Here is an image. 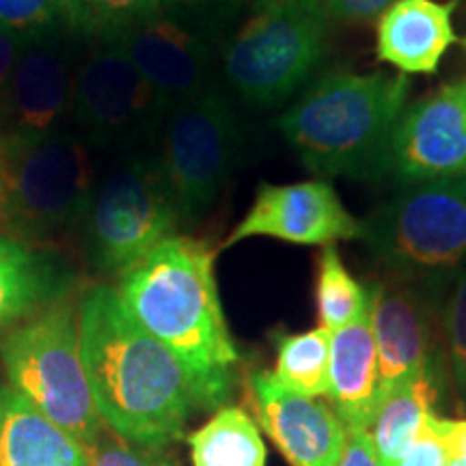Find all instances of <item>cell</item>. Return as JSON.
<instances>
[{
  "instance_id": "obj_16",
  "label": "cell",
  "mask_w": 466,
  "mask_h": 466,
  "mask_svg": "<svg viewBox=\"0 0 466 466\" xmlns=\"http://www.w3.org/2000/svg\"><path fill=\"white\" fill-rule=\"evenodd\" d=\"M247 398L261 430L291 466L339 464L348 430L322 398L288 391L264 370L248 374Z\"/></svg>"
},
{
  "instance_id": "obj_35",
  "label": "cell",
  "mask_w": 466,
  "mask_h": 466,
  "mask_svg": "<svg viewBox=\"0 0 466 466\" xmlns=\"http://www.w3.org/2000/svg\"><path fill=\"white\" fill-rule=\"evenodd\" d=\"M436 430H439L441 439L445 441L447 451L451 460H464L466 462V419H434Z\"/></svg>"
},
{
  "instance_id": "obj_9",
  "label": "cell",
  "mask_w": 466,
  "mask_h": 466,
  "mask_svg": "<svg viewBox=\"0 0 466 466\" xmlns=\"http://www.w3.org/2000/svg\"><path fill=\"white\" fill-rule=\"evenodd\" d=\"M240 149V121L218 91L208 89L168 110L158 160L182 223H199L217 206Z\"/></svg>"
},
{
  "instance_id": "obj_26",
  "label": "cell",
  "mask_w": 466,
  "mask_h": 466,
  "mask_svg": "<svg viewBox=\"0 0 466 466\" xmlns=\"http://www.w3.org/2000/svg\"><path fill=\"white\" fill-rule=\"evenodd\" d=\"M0 28L28 44L63 33L66 25L52 0H0Z\"/></svg>"
},
{
  "instance_id": "obj_37",
  "label": "cell",
  "mask_w": 466,
  "mask_h": 466,
  "mask_svg": "<svg viewBox=\"0 0 466 466\" xmlns=\"http://www.w3.org/2000/svg\"><path fill=\"white\" fill-rule=\"evenodd\" d=\"M285 3H296V0H259V5H285Z\"/></svg>"
},
{
  "instance_id": "obj_18",
  "label": "cell",
  "mask_w": 466,
  "mask_h": 466,
  "mask_svg": "<svg viewBox=\"0 0 466 466\" xmlns=\"http://www.w3.org/2000/svg\"><path fill=\"white\" fill-rule=\"evenodd\" d=\"M329 400L346 430H370L382 404L371 311L330 333Z\"/></svg>"
},
{
  "instance_id": "obj_27",
  "label": "cell",
  "mask_w": 466,
  "mask_h": 466,
  "mask_svg": "<svg viewBox=\"0 0 466 466\" xmlns=\"http://www.w3.org/2000/svg\"><path fill=\"white\" fill-rule=\"evenodd\" d=\"M91 466H179L167 450L143 447L104 430L91 447Z\"/></svg>"
},
{
  "instance_id": "obj_15",
  "label": "cell",
  "mask_w": 466,
  "mask_h": 466,
  "mask_svg": "<svg viewBox=\"0 0 466 466\" xmlns=\"http://www.w3.org/2000/svg\"><path fill=\"white\" fill-rule=\"evenodd\" d=\"M371 296V330H374L382 400L400 384L432 371L439 346V326L428 288L391 279L376 283Z\"/></svg>"
},
{
  "instance_id": "obj_12",
  "label": "cell",
  "mask_w": 466,
  "mask_h": 466,
  "mask_svg": "<svg viewBox=\"0 0 466 466\" xmlns=\"http://www.w3.org/2000/svg\"><path fill=\"white\" fill-rule=\"evenodd\" d=\"M74 83V56L66 35L25 44L0 104V154L66 127Z\"/></svg>"
},
{
  "instance_id": "obj_23",
  "label": "cell",
  "mask_w": 466,
  "mask_h": 466,
  "mask_svg": "<svg viewBox=\"0 0 466 466\" xmlns=\"http://www.w3.org/2000/svg\"><path fill=\"white\" fill-rule=\"evenodd\" d=\"M277 365L272 376L288 391L305 398H329L330 330L277 335Z\"/></svg>"
},
{
  "instance_id": "obj_10",
  "label": "cell",
  "mask_w": 466,
  "mask_h": 466,
  "mask_svg": "<svg viewBox=\"0 0 466 466\" xmlns=\"http://www.w3.org/2000/svg\"><path fill=\"white\" fill-rule=\"evenodd\" d=\"M96 39L76 67L72 119L89 147L134 149L160 132L171 108L115 37Z\"/></svg>"
},
{
  "instance_id": "obj_20",
  "label": "cell",
  "mask_w": 466,
  "mask_h": 466,
  "mask_svg": "<svg viewBox=\"0 0 466 466\" xmlns=\"http://www.w3.org/2000/svg\"><path fill=\"white\" fill-rule=\"evenodd\" d=\"M0 466H91V447L0 384Z\"/></svg>"
},
{
  "instance_id": "obj_11",
  "label": "cell",
  "mask_w": 466,
  "mask_h": 466,
  "mask_svg": "<svg viewBox=\"0 0 466 466\" xmlns=\"http://www.w3.org/2000/svg\"><path fill=\"white\" fill-rule=\"evenodd\" d=\"M250 238L329 247L339 240H363V223L348 212L333 184L326 179L296 184L261 182L255 190L253 206L233 227L223 248Z\"/></svg>"
},
{
  "instance_id": "obj_5",
  "label": "cell",
  "mask_w": 466,
  "mask_h": 466,
  "mask_svg": "<svg viewBox=\"0 0 466 466\" xmlns=\"http://www.w3.org/2000/svg\"><path fill=\"white\" fill-rule=\"evenodd\" d=\"M7 384L58 428L93 447L104 434L80 352L78 309L67 300L42 309L0 339Z\"/></svg>"
},
{
  "instance_id": "obj_24",
  "label": "cell",
  "mask_w": 466,
  "mask_h": 466,
  "mask_svg": "<svg viewBox=\"0 0 466 466\" xmlns=\"http://www.w3.org/2000/svg\"><path fill=\"white\" fill-rule=\"evenodd\" d=\"M316 302L319 329L330 333L357 322L371 311L370 289L350 275L335 244L319 250Z\"/></svg>"
},
{
  "instance_id": "obj_3",
  "label": "cell",
  "mask_w": 466,
  "mask_h": 466,
  "mask_svg": "<svg viewBox=\"0 0 466 466\" xmlns=\"http://www.w3.org/2000/svg\"><path fill=\"white\" fill-rule=\"evenodd\" d=\"M406 97L404 74L333 72L302 93L277 127L307 171L374 182L391 171Z\"/></svg>"
},
{
  "instance_id": "obj_34",
  "label": "cell",
  "mask_w": 466,
  "mask_h": 466,
  "mask_svg": "<svg viewBox=\"0 0 466 466\" xmlns=\"http://www.w3.org/2000/svg\"><path fill=\"white\" fill-rule=\"evenodd\" d=\"M25 42L0 28V104H3L5 93H7L11 74H14L17 58L22 55Z\"/></svg>"
},
{
  "instance_id": "obj_31",
  "label": "cell",
  "mask_w": 466,
  "mask_h": 466,
  "mask_svg": "<svg viewBox=\"0 0 466 466\" xmlns=\"http://www.w3.org/2000/svg\"><path fill=\"white\" fill-rule=\"evenodd\" d=\"M326 20L359 22L380 15L398 0H311Z\"/></svg>"
},
{
  "instance_id": "obj_4",
  "label": "cell",
  "mask_w": 466,
  "mask_h": 466,
  "mask_svg": "<svg viewBox=\"0 0 466 466\" xmlns=\"http://www.w3.org/2000/svg\"><path fill=\"white\" fill-rule=\"evenodd\" d=\"M363 240L393 279L453 281L466 270V175L406 184L363 220Z\"/></svg>"
},
{
  "instance_id": "obj_8",
  "label": "cell",
  "mask_w": 466,
  "mask_h": 466,
  "mask_svg": "<svg viewBox=\"0 0 466 466\" xmlns=\"http://www.w3.org/2000/svg\"><path fill=\"white\" fill-rule=\"evenodd\" d=\"M179 223L160 160L132 156L96 186L83 231L97 270L121 279L173 238Z\"/></svg>"
},
{
  "instance_id": "obj_30",
  "label": "cell",
  "mask_w": 466,
  "mask_h": 466,
  "mask_svg": "<svg viewBox=\"0 0 466 466\" xmlns=\"http://www.w3.org/2000/svg\"><path fill=\"white\" fill-rule=\"evenodd\" d=\"M242 3L244 0H162V9L209 28L233 14Z\"/></svg>"
},
{
  "instance_id": "obj_36",
  "label": "cell",
  "mask_w": 466,
  "mask_h": 466,
  "mask_svg": "<svg viewBox=\"0 0 466 466\" xmlns=\"http://www.w3.org/2000/svg\"><path fill=\"white\" fill-rule=\"evenodd\" d=\"M5 195H7V171H5V160L0 154V209L5 206Z\"/></svg>"
},
{
  "instance_id": "obj_17",
  "label": "cell",
  "mask_w": 466,
  "mask_h": 466,
  "mask_svg": "<svg viewBox=\"0 0 466 466\" xmlns=\"http://www.w3.org/2000/svg\"><path fill=\"white\" fill-rule=\"evenodd\" d=\"M458 0H398L378 15L376 56L401 74H436L451 46H464L453 26Z\"/></svg>"
},
{
  "instance_id": "obj_25",
  "label": "cell",
  "mask_w": 466,
  "mask_h": 466,
  "mask_svg": "<svg viewBox=\"0 0 466 466\" xmlns=\"http://www.w3.org/2000/svg\"><path fill=\"white\" fill-rule=\"evenodd\" d=\"M447 359L458 400L466 408V270L451 281L450 299L442 311Z\"/></svg>"
},
{
  "instance_id": "obj_21",
  "label": "cell",
  "mask_w": 466,
  "mask_h": 466,
  "mask_svg": "<svg viewBox=\"0 0 466 466\" xmlns=\"http://www.w3.org/2000/svg\"><path fill=\"white\" fill-rule=\"evenodd\" d=\"M434 378V371H428L384 395L370 428L382 466H393L395 460L417 441L425 421L434 415V401L439 395Z\"/></svg>"
},
{
  "instance_id": "obj_14",
  "label": "cell",
  "mask_w": 466,
  "mask_h": 466,
  "mask_svg": "<svg viewBox=\"0 0 466 466\" xmlns=\"http://www.w3.org/2000/svg\"><path fill=\"white\" fill-rule=\"evenodd\" d=\"M391 171L406 184L466 175V76L404 110Z\"/></svg>"
},
{
  "instance_id": "obj_22",
  "label": "cell",
  "mask_w": 466,
  "mask_h": 466,
  "mask_svg": "<svg viewBox=\"0 0 466 466\" xmlns=\"http://www.w3.org/2000/svg\"><path fill=\"white\" fill-rule=\"evenodd\" d=\"M192 466H266V445L255 419L240 406H220L188 436Z\"/></svg>"
},
{
  "instance_id": "obj_6",
  "label": "cell",
  "mask_w": 466,
  "mask_h": 466,
  "mask_svg": "<svg viewBox=\"0 0 466 466\" xmlns=\"http://www.w3.org/2000/svg\"><path fill=\"white\" fill-rule=\"evenodd\" d=\"M7 195L0 227L7 236L50 248L83 229L96 192L91 147L78 132L61 130L3 149Z\"/></svg>"
},
{
  "instance_id": "obj_19",
  "label": "cell",
  "mask_w": 466,
  "mask_h": 466,
  "mask_svg": "<svg viewBox=\"0 0 466 466\" xmlns=\"http://www.w3.org/2000/svg\"><path fill=\"white\" fill-rule=\"evenodd\" d=\"M69 285L72 272L50 248L0 231V335L63 300Z\"/></svg>"
},
{
  "instance_id": "obj_1",
  "label": "cell",
  "mask_w": 466,
  "mask_h": 466,
  "mask_svg": "<svg viewBox=\"0 0 466 466\" xmlns=\"http://www.w3.org/2000/svg\"><path fill=\"white\" fill-rule=\"evenodd\" d=\"M80 352L104 425L121 439L167 450L199 410L188 374L126 311L119 291L93 285L78 305Z\"/></svg>"
},
{
  "instance_id": "obj_32",
  "label": "cell",
  "mask_w": 466,
  "mask_h": 466,
  "mask_svg": "<svg viewBox=\"0 0 466 466\" xmlns=\"http://www.w3.org/2000/svg\"><path fill=\"white\" fill-rule=\"evenodd\" d=\"M337 466H382L370 430H348L346 445Z\"/></svg>"
},
{
  "instance_id": "obj_29",
  "label": "cell",
  "mask_w": 466,
  "mask_h": 466,
  "mask_svg": "<svg viewBox=\"0 0 466 466\" xmlns=\"http://www.w3.org/2000/svg\"><path fill=\"white\" fill-rule=\"evenodd\" d=\"M436 415L425 421L421 434L412 442L401 456L395 460L393 466H447L450 464V451L445 441L441 439L439 430L434 425Z\"/></svg>"
},
{
  "instance_id": "obj_28",
  "label": "cell",
  "mask_w": 466,
  "mask_h": 466,
  "mask_svg": "<svg viewBox=\"0 0 466 466\" xmlns=\"http://www.w3.org/2000/svg\"><path fill=\"white\" fill-rule=\"evenodd\" d=\"M93 37H115L132 22L162 11V0H89Z\"/></svg>"
},
{
  "instance_id": "obj_2",
  "label": "cell",
  "mask_w": 466,
  "mask_h": 466,
  "mask_svg": "<svg viewBox=\"0 0 466 466\" xmlns=\"http://www.w3.org/2000/svg\"><path fill=\"white\" fill-rule=\"evenodd\" d=\"M206 240L173 236L119 279L126 311L182 363L199 406L229 400L240 352L231 339Z\"/></svg>"
},
{
  "instance_id": "obj_33",
  "label": "cell",
  "mask_w": 466,
  "mask_h": 466,
  "mask_svg": "<svg viewBox=\"0 0 466 466\" xmlns=\"http://www.w3.org/2000/svg\"><path fill=\"white\" fill-rule=\"evenodd\" d=\"M67 33L93 37V14L89 0H52Z\"/></svg>"
},
{
  "instance_id": "obj_7",
  "label": "cell",
  "mask_w": 466,
  "mask_h": 466,
  "mask_svg": "<svg viewBox=\"0 0 466 466\" xmlns=\"http://www.w3.org/2000/svg\"><path fill=\"white\" fill-rule=\"evenodd\" d=\"M326 22L311 0L259 5L225 48L233 91L259 108L289 100L322 61Z\"/></svg>"
},
{
  "instance_id": "obj_38",
  "label": "cell",
  "mask_w": 466,
  "mask_h": 466,
  "mask_svg": "<svg viewBox=\"0 0 466 466\" xmlns=\"http://www.w3.org/2000/svg\"><path fill=\"white\" fill-rule=\"evenodd\" d=\"M447 466H466L464 460H450V464Z\"/></svg>"
},
{
  "instance_id": "obj_13",
  "label": "cell",
  "mask_w": 466,
  "mask_h": 466,
  "mask_svg": "<svg viewBox=\"0 0 466 466\" xmlns=\"http://www.w3.org/2000/svg\"><path fill=\"white\" fill-rule=\"evenodd\" d=\"M206 31L162 9L127 25L115 39L168 108H173L208 91L212 46Z\"/></svg>"
}]
</instances>
